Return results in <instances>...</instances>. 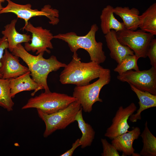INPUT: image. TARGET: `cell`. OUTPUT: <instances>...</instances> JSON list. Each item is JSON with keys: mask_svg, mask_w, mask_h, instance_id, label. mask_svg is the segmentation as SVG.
<instances>
[{"mask_svg": "<svg viewBox=\"0 0 156 156\" xmlns=\"http://www.w3.org/2000/svg\"><path fill=\"white\" fill-rule=\"evenodd\" d=\"M12 53L26 63L32 79L39 85L40 90L44 89L46 92L50 91L47 81L49 74L57 71L61 67H64L66 65L59 61L54 55L47 59L44 58V52L40 53L36 56L32 55L25 49L21 44H18Z\"/></svg>", "mask_w": 156, "mask_h": 156, "instance_id": "6da1fadb", "label": "cell"}, {"mask_svg": "<svg viewBox=\"0 0 156 156\" xmlns=\"http://www.w3.org/2000/svg\"><path fill=\"white\" fill-rule=\"evenodd\" d=\"M70 62L64 67L59 76V81L63 84H73L77 86H85L92 80L99 78L107 68L91 61L82 62L77 53H73Z\"/></svg>", "mask_w": 156, "mask_h": 156, "instance_id": "7a4b0ae2", "label": "cell"}, {"mask_svg": "<svg viewBox=\"0 0 156 156\" xmlns=\"http://www.w3.org/2000/svg\"><path fill=\"white\" fill-rule=\"evenodd\" d=\"M98 29L97 25L94 24L85 36H77L75 33L70 32L59 34L53 36V38L67 42L70 51L73 53H77L79 49H85L88 53L91 61L100 64L105 62L106 57L103 51V43L97 42L96 40V33Z\"/></svg>", "mask_w": 156, "mask_h": 156, "instance_id": "3957f363", "label": "cell"}, {"mask_svg": "<svg viewBox=\"0 0 156 156\" xmlns=\"http://www.w3.org/2000/svg\"><path fill=\"white\" fill-rule=\"evenodd\" d=\"M81 108L80 103L76 100L66 108L51 114L37 109L38 116L45 124L44 137H48L57 130L64 129L75 121L76 116Z\"/></svg>", "mask_w": 156, "mask_h": 156, "instance_id": "277c9868", "label": "cell"}, {"mask_svg": "<svg viewBox=\"0 0 156 156\" xmlns=\"http://www.w3.org/2000/svg\"><path fill=\"white\" fill-rule=\"evenodd\" d=\"M111 79L110 70L107 68L95 82L85 86L75 87L73 96L79 102L84 112H90L95 103L103 102L102 99L99 98L100 91L104 86L109 83Z\"/></svg>", "mask_w": 156, "mask_h": 156, "instance_id": "5b68a950", "label": "cell"}, {"mask_svg": "<svg viewBox=\"0 0 156 156\" xmlns=\"http://www.w3.org/2000/svg\"><path fill=\"white\" fill-rule=\"evenodd\" d=\"M76 100L73 96L66 94L44 92L30 98L22 109L35 108L44 113L51 114L66 108Z\"/></svg>", "mask_w": 156, "mask_h": 156, "instance_id": "8992f818", "label": "cell"}, {"mask_svg": "<svg viewBox=\"0 0 156 156\" xmlns=\"http://www.w3.org/2000/svg\"><path fill=\"white\" fill-rule=\"evenodd\" d=\"M6 1L8 2V4L0 11V14L8 13H14L18 18L24 20V26L28 24V21L31 18L35 16H46L49 19V23L53 25H57L59 22L58 10L51 8L49 5H45L41 10H39L32 9L30 3L21 5L15 3L10 0Z\"/></svg>", "mask_w": 156, "mask_h": 156, "instance_id": "52a82bcc", "label": "cell"}, {"mask_svg": "<svg viewBox=\"0 0 156 156\" xmlns=\"http://www.w3.org/2000/svg\"><path fill=\"white\" fill-rule=\"evenodd\" d=\"M120 42L129 47L139 58H146L150 43L154 38L152 34L141 29L131 30L125 29L116 32Z\"/></svg>", "mask_w": 156, "mask_h": 156, "instance_id": "ba28073f", "label": "cell"}, {"mask_svg": "<svg viewBox=\"0 0 156 156\" xmlns=\"http://www.w3.org/2000/svg\"><path fill=\"white\" fill-rule=\"evenodd\" d=\"M117 78L138 90L156 95V68L154 67L141 71L130 70L118 75Z\"/></svg>", "mask_w": 156, "mask_h": 156, "instance_id": "9c48e42d", "label": "cell"}, {"mask_svg": "<svg viewBox=\"0 0 156 156\" xmlns=\"http://www.w3.org/2000/svg\"><path fill=\"white\" fill-rule=\"evenodd\" d=\"M22 29L32 34L31 43L28 42L24 44V47L27 51H37L36 55L45 51L48 53H51L47 48H53L51 41L54 38L50 30L43 29L41 26L35 27L30 22Z\"/></svg>", "mask_w": 156, "mask_h": 156, "instance_id": "30bf717a", "label": "cell"}, {"mask_svg": "<svg viewBox=\"0 0 156 156\" xmlns=\"http://www.w3.org/2000/svg\"><path fill=\"white\" fill-rule=\"evenodd\" d=\"M137 109L136 106L133 103H131L125 108L122 106H120L112 120V124L107 129L105 136L112 140L128 132L130 127L128 120Z\"/></svg>", "mask_w": 156, "mask_h": 156, "instance_id": "8fae6325", "label": "cell"}, {"mask_svg": "<svg viewBox=\"0 0 156 156\" xmlns=\"http://www.w3.org/2000/svg\"><path fill=\"white\" fill-rule=\"evenodd\" d=\"M19 57L9 52L8 49L1 60L0 74L3 79L16 78L29 71L28 67L21 64Z\"/></svg>", "mask_w": 156, "mask_h": 156, "instance_id": "7c38bea8", "label": "cell"}, {"mask_svg": "<svg viewBox=\"0 0 156 156\" xmlns=\"http://www.w3.org/2000/svg\"><path fill=\"white\" fill-rule=\"evenodd\" d=\"M140 134V128L136 127L112 140L111 143L118 151L122 152V156H140L135 153L133 146V142L138 139Z\"/></svg>", "mask_w": 156, "mask_h": 156, "instance_id": "4fadbf2b", "label": "cell"}, {"mask_svg": "<svg viewBox=\"0 0 156 156\" xmlns=\"http://www.w3.org/2000/svg\"><path fill=\"white\" fill-rule=\"evenodd\" d=\"M105 37L110 57L118 64L126 55H133L134 53L128 47L121 44L117 38L116 32L113 29L105 34Z\"/></svg>", "mask_w": 156, "mask_h": 156, "instance_id": "5bb4252c", "label": "cell"}, {"mask_svg": "<svg viewBox=\"0 0 156 156\" xmlns=\"http://www.w3.org/2000/svg\"><path fill=\"white\" fill-rule=\"evenodd\" d=\"M30 74V72L28 71L16 78L9 79L12 98L17 94L24 91L34 90L31 94L33 96L40 90L39 86L31 77Z\"/></svg>", "mask_w": 156, "mask_h": 156, "instance_id": "9a60e30c", "label": "cell"}, {"mask_svg": "<svg viewBox=\"0 0 156 156\" xmlns=\"http://www.w3.org/2000/svg\"><path fill=\"white\" fill-rule=\"evenodd\" d=\"M129 85L131 90L135 93L139 100V109L137 110L136 113L133 114L129 118L131 122H135L138 120H141V114L143 111L156 107V95L140 90L132 85Z\"/></svg>", "mask_w": 156, "mask_h": 156, "instance_id": "2e32d148", "label": "cell"}, {"mask_svg": "<svg viewBox=\"0 0 156 156\" xmlns=\"http://www.w3.org/2000/svg\"><path fill=\"white\" fill-rule=\"evenodd\" d=\"M113 12L122 19L125 29L136 30L139 28L140 12L137 8L117 6L113 8Z\"/></svg>", "mask_w": 156, "mask_h": 156, "instance_id": "e0dca14e", "label": "cell"}, {"mask_svg": "<svg viewBox=\"0 0 156 156\" xmlns=\"http://www.w3.org/2000/svg\"><path fill=\"white\" fill-rule=\"evenodd\" d=\"M17 20H12L10 23L4 27L5 29L2 34L7 38L8 44V49L11 52L18 44L22 43L28 42L31 40L30 35L21 34L16 30L15 25Z\"/></svg>", "mask_w": 156, "mask_h": 156, "instance_id": "ac0fdd59", "label": "cell"}, {"mask_svg": "<svg viewBox=\"0 0 156 156\" xmlns=\"http://www.w3.org/2000/svg\"><path fill=\"white\" fill-rule=\"evenodd\" d=\"M113 8L110 5H107L102 10L100 15L101 28L105 35L112 29L117 32L125 29L123 23L119 21L115 17Z\"/></svg>", "mask_w": 156, "mask_h": 156, "instance_id": "d6986e66", "label": "cell"}, {"mask_svg": "<svg viewBox=\"0 0 156 156\" xmlns=\"http://www.w3.org/2000/svg\"><path fill=\"white\" fill-rule=\"evenodd\" d=\"M82 110L81 108L78 111L75 117V121L77 122L82 133L80 138V146L82 148H83L91 145L94 138L95 132L91 126L86 122L83 119Z\"/></svg>", "mask_w": 156, "mask_h": 156, "instance_id": "ffe728a7", "label": "cell"}, {"mask_svg": "<svg viewBox=\"0 0 156 156\" xmlns=\"http://www.w3.org/2000/svg\"><path fill=\"white\" fill-rule=\"evenodd\" d=\"M140 29L150 33L154 36L156 35V3L151 5L140 16Z\"/></svg>", "mask_w": 156, "mask_h": 156, "instance_id": "44dd1931", "label": "cell"}, {"mask_svg": "<svg viewBox=\"0 0 156 156\" xmlns=\"http://www.w3.org/2000/svg\"><path fill=\"white\" fill-rule=\"evenodd\" d=\"M142 139V148L140 152V155L156 156V138L150 131L146 121L144 130L140 135Z\"/></svg>", "mask_w": 156, "mask_h": 156, "instance_id": "7402d4cb", "label": "cell"}, {"mask_svg": "<svg viewBox=\"0 0 156 156\" xmlns=\"http://www.w3.org/2000/svg\"><path fill=\"white\" fill-rule=\"evenodd\" d=\"M14 104L11 96L9 79L0 78V106L10 112L13 110Z\"/></svg>", "mask_w": 156, "mask_h": 156, "instance_id": "603a6c76", "label": "cell"}, {"mask_svg": "<svg viewBox=\"0 0 156 156\" xmlns=\"http://www.w3.org/2000/svg\"><path fill=\"white\" fill-rule=\"evenodd\" d=\"M139 59L135 54L127 55L120 63L118 64L114 69V71L118 73V75H120L130 70H140L137 64V61Z\"/></svg>", "mask_w": 156, "mask_h": 156, "instance_id": "cb8c5ba5", "label": "cell"}, {"mask_svg": "<svg viewBox=\"0 0 156 156\" xmlns=\"http://www.w3.org/2000/svg\"><path fill=\"white\" fill-rule=\"evenodd\" d=\"M101 142L103 148L102 156H119L118 151L114 146L109 143L105 139L101 138Z\"/></svg>", "mask_w": 156, "mask_h": 156, "instance_id": "d4e9b609", "label": "cell"}, {"mask_svg": "<svg viewBox=\"0 0 156 156\" xmlns=\"http://www.w3.org/2000/svg\"><path fill=\"white\" fill-rule=\"evenodd\" d=\"M147 56L149 59L152 66L156 68V39L155 38L150 43L147 51Z\"/></svg>", "mask_w": 156, "mask_h": 156, "instance_id": "484cf974", "label": "cell"}, {"mask_svg": "<svg viewBox=\"0 0 156 156\" xmlns=\"http://www.w3.org/2000/svg\"><path fill=\"white\" fill-rule=\"evenodd\" d=\"M8 48V44L6 38L4 36L0 38V67L1 66V60L3 56L5 49ZM0 78L2 76L0 74Z\"/></svg>", "mask_w": 156, "mask_h": 156, "instance_id": "4316f807", "label": "cell"}, {"mask_svg": "<svg viewBox=\"0 0 156 156\" xmlns=\"http://www.w3.org/2000/svg\"><path fill=\"white\" fill-rule=\"evenodd\" d=\"M80 146V138L77 139L72 145L71 148L61 155L60 156H72L76 149Z\"/></svg>", "mask_w": 156, "mask_h": 156, "instance_id": "83f0119b", "label": "cell"}, {"mask_svg": "<svg viewBox=\"0 0 156 156\" xmlns=\"http://www.w3.org/2000/svg\"><path fill=\"white\" fill-rule=\"evenodd\" d=\"M3 8L1 4V3L0 2V11Z\"/></svg>", "mask_w": 156, "mask_h": 156, "instance_id": "f1b7e54d", "label": "cell"}, {"mask_svg": "<svg viewBox=\"0 0 156 156\" xmlns=\"http://www.w3.org/2000/svg\"><path fill=\"white\" fill-rule=\"evenodd\" d=\"M5 1H6V0H0V2L2 3V2H4Z\"/></svg>", "mask_w": 156, "mask_h": 156, "instance_id": "f546056e", "label": "cell"}]
</instances>
